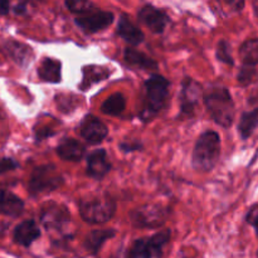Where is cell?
<instances>
[{"label": "cell", "mask_w": 258, "mask_h": 258, "mask_svg": "<svg viewBox=\"0 0 258 258\" xmlns=\"http://www.w3.org/2000/svg\"><path fill=\"white\" fill-rule=\"evenodd\" d=\"M204 91L201 83L190 77H185L181 81L180 90V113L181 116H193L196 113L199 102L203 98Z\"/></svg>", "instance_id": "9c48e42d"}, {"label": "cell", "mask_w": 258, "mask_h": 258, "mask_svg": "<svg viewBox=\"0 0 258 258\" xmlns=\"http://www.w3.org/2000/svg\"><path fill=\"white\" fill-rule=\"evenodd\" d=\"M57 154L64 161H81L86 154V146L72 138H64L57 146Z\"/></svg>", "instance_id": "2e32d148"}, {"label": "cell", "mask_w": 258, "mask_h": 258, "mask_svg": "<svg viewBox=\"0 0 258 258\" xmlns=\"http://www.w3.org/2000/svg\"><path fill=\"white\" fill-rule=\"evenodd\" d=\"M221 156V138L213 130L202 134L194 145L191 164L199 173H209L216 168Z\"/></svg>", "instance_id": "3957f363"}, {"label": "cell", "mask_w": 258, "mask_h": 258, "mask_svg": "<svg viewBox=\"0 0 258 258\" xmlns=\"http://www.w3.org/2000/svg\"><path fill=\"white\" fill-rule=\"evenodd\" d=\"M116 232L113 229H106V231H92L87 236L85 242V246L92 254H96L100 251L101 247L103 246L107 239L113 238Z\"/></svg>", "instance_id": "7402d4cb"}, {"label": "cell", "mask_w": 258, "mask_h": 258, "mask_svg": "<svg viewBox=\"0 0 258 258\" xmlns=\"http://www.w3.org/2000/svg\"><path fill=\"white\" fill-rule=\"evenodd\" d=\"M204 105L217 125L224 128L231 127L236 115V106L231 92L221 83H211L204 90Z\"/></svg>", "instance_id": "6da1fadb"}, {"label": "cell", "mask_w": 258, "mask_h": 258, "mask_svg": "<svg viewBox=\"0 0 258 258\" xmlns=\"http://www.w3.org/2000/svg\"><path fill=\"white\" fill-rule=\"evenodd\" d=\"M246 221L249 226L253 227L258 236V204H254L249 208V211L247 212Z\"/></svg>", "instance_id": "f1b7e54d"}, {"label": "cell", "mask_w": 258, "mask_h": 258, "mask_svg": "<svg viewBox=\"0 0 258 258\" xmlns=\"http://www.w3.org/2000/svg\"><path fill=\"white\" fill-rule=\"evenodd\" d=\"M66 7L71 10L75 14H83V13L88 12V10L93 9L95 4L91 2H86V0H80V2H67L66 3Z\"/></svg>", "instance_id": "83f0119b"}, {"label": "cell", "mask_w": 258, "mask_h": 258, "mask_svg": "<svg viewBox=\"0 0 258 258\" xmlns=\"http://www.w3.org/2000/svg\"><path fill=\"white\" fill-rule=\"evenodd\" d=\"M63 176L54 165L37 166L32 171V175L28 183V190L30 196H39L43 193H50L63 185Z\"/></svg>", "instance_id": "5b68a950"}, {"label": "cell", "mask_w": 258, "mask_h": 258, "mask_svg": "<svg viewBox=\"0 0 258 258\" xmlns=\"http://www.w3.org/2000/svg\"><path fill=\"white\" fill-rule=\"evenodd\" d=\"M78 209L86 223L103 224L115 216L116 202L107 194L90 197L78 203Z\"/></svg>", "instance_id": "277c9868"}, {"label": "cell", "mask_w": 258, "mask_h": 258, "mask_svg": "<svg viewBox=\"0 0 258 258\" xmlns=\"http://www.w3.org/2000/svg\"><path fill=\"white\" fill-rule=\"evenodd\" d=\"M239 55L243 66L256 67L258 64V39H248L239 48Z\"/></svg>", "instance_id": "d4e9b609"}, {"label": "cell", "mask_w": 258, "mask_h": 258, "mask_svg": "<svg viewBox=\"0 0 258 258\" xmlns=\"http://www.w3.org/2000/svg\"><path fill=\"white\" fill-rule=\"evenodd\" d=\"M257 70L256 67H251V66H243L238 73V82L242 86H248L256 80L257 77Z\"/></svg>", "instance_id": "4316f807"}, {"label": "cell", "mask_w": 258, "mask_h": 258, "mask_svg": "<svg viewBox=\"0 0 258 258\" xmlns=\"http://www.w3.org/2000/svg\"><path fill=\"white\" fill-rule=\"evenodd\" d=\"M19 168V164L14 160L13 158H3L0 159V175L8 171L15 170Z\"/></svg>", "instance_id": "f546056e"}, {"label": "cell", "mask_w": 258, "mask_h": 258, "mask_svg": "<svg viewBox=\"0 0 258 258\" xmlns=\"http://www.w3.org/2000/svg\"><path fill=\"white\" fill-rule=\"evenodd\" d=\"M169 209L161 204H145L131 213V222L139 228H159L165 223Z\"/></svg>", "instance_id": "52a82bcc"}, {"label": "cell", "mask_w": 258, "mask_h": 258, "mask_svg": "<svg viewBox=\"0 0 258 258\" xmlns=\"http://www.w3.org/2000/svg\"><path fill=\"white\" fill-rule=\"evenodd\" d=\"M216 55L217 59L219 62L224 63V64L228 66H233V57L231 54V47H229V43L227 40H221L217 45V50H216Z\"/></svg>", "instance_id": "484cf974"}, {"label": "cell", "mask_w": 258, "mask_h": 258, "mask_svg": "<svg viewBox=\"0 0 258 258\" xmlns=\"http://www.w3.org/2000/svg\"><path fill=\"white\" fill-rule=\"evenodd\" d=\"M10 4L8 2H0V15H5L9 13Z\"/></svg>", "instance_id": "d6a6232c"}, {"label": "cell", "mask_w": 258, "mask_h": 258, "mask_svg": "<svg viewBox=\"0 0 258 258\" xmlns=\"http://www.w3.org/2000/svg\"><path fill=\"white\" fill-rule=\"evenodd\" d=\"M258 127V108L252 111H246L242 113L238 123L239 135L243 140H247Z\"/></svg>", "instance_id": "603a6c76"}, {"label": "cell", "mask_w": 258, "mask_h": 258, "mask_svg": "<svg viewBox=\"0 0 258 258\" xmlns=\"http://www.w3.org/2000/svg\"><path fill=\"white\" fill-rule=\"evenodd\" d=\"M14 13L15 14H24L25 12H27V4H24V3H22V4H18L14 7Z\"/></svg>", "instance_id": "1f68e13d"}, {"label": "cell", "mask_w": 258, "mask_h": 258, "mask_svg": "<svg viewBox=\"0 0 258 258\" xmlns=\"http://www.w3.org/2000/svg\"><path fill=\"white\" fill-rule=\"evenodd\" d=\"M117 34L122 38L125 42H127L128 44L136 47V45L141 44L145 39V35H144L143 30L138 27L136 24H134L131 22L130 18L126 14H122L120 17L117 24Z\"/></svg>", "instance_id": "9a60e30c"}, {"label": "cell", "mask_w": 258, "mask_h": 258, "mask_svg": "<svg viewBox=\"0 0 258 258\" xmlns=\"http://www.w3.org/2000/svg\"><path fill=\"white\" fill-rule=\"evenodd\" d=\"M138 19L148 29H150L153 33H158V34L163 33L170 23V18L164 10L151 4H145L139 9Z\"/></svg>", "instance_id": "30bf717a"}, {"label": "cell", "mask_w": 258, "mask_h": 258, "mask_svg": "<svg viewBox=\"0 0 258 258\" xmlns=\"http://www.w3.org/2000/svg\"><path fill=\"white\" fill-rule=\"evenodd\" d=\"M123 59L131 67L139 68V70L144 71H156L159 68L158 62L145 53L140 52V50L135 49L133 47H127L123 53Z\"/></svg>", "instance_id": "e0dca14e"}, {"label": "cell", "mask_w": 258, "mask_h": 258, "mask_svg": "<svg viewBox=\"0 0 258 258\" xmlns=\"http://www.w3.org/2000/svg\"><path fill=\"white\" fill-rule=\"evenodd\" d=\"M118 146H120V149L123 153H134V151L143 150V144L138 140L123 141V143H121Z\"/></svg>", "instance_id": "4dcf8cb0"}, {"label": "cell", "mask_w": 258, "mask_h": 258, "mask_svg": "<svg viewBox=\"0 0 258 258\" xmlns=\"http://www.w3.org/2000/svg\"><path fill=\"white\" fill-rule=\"evenodd\" d=\"M111 170V163L106 150L96 149L87 156V175L96 180L105 178Z\"/></svg>", "instance_id": "4fadbf2b"}, {"label": "cell", "mask_w": 258, "mask_h": 258, "mask_svg": "<svg viewBox=\"0 0 258 258\" xmlns=\"http://www.w3.org/2000/svg\"><path fill=\"white\" fill-rule=\"evenodd\" d=\"M125 107H126L125 97H123L122 93L116 92L103 101V103L101 105V111H102L105 115L118 116L120 113L123 112Z\"/></svg>", "instance_id": "cb8c5ba5"}, {"label": "cell", "mask_w": 258, "mask_h": 258, "mask_svg": "<svg viewBox=\"0 0 258 258\" xmlns=\"http://www.w3.org/2000/svg\"><path fill=\"white\" fill-rule=\"evenodd\" d=\"M5 49H7L8 54L22 67H25L33 57L32 48L23 44V43L15 42V40H8L5 43Z\"/></svg>", "instance_id": "44dd1931"}, {"label": "cell", "mask_w": 258, "mask_h": 258, "mask_svg": "<svg viewBox=\"0 0 258 258\" xmlns=\"http://www.w3.org/2000/svg\"><path fill=\"white\" fill-rule=\"evenodd\" d=\"M40 221L47 229L60 231L70 222V213L64 206L49 203L43 208L42 214H40Z\"/></svg>", "instance_id": "7c38bea8"}, {"label": "cell", "mask_w": 258, "mask_h": 258, "mask_svg": "<svg viewBox=\"0 0 258 258\" xmlns=\"http://www.w3.org/2000/svg\"><path fill=\"white\" fill-rule=\"evenodd\" d=\"M171 232L164 231L134 242L127 258H160L165 244L170 241Z\"/></svg>", "instance_id": "8992f818"}, {"label": "cell", "mask_w": 258, "mask_h": 258, "mask_svg": "<svg viewBox=\"0 0 258 258\" xmlns=\"http://www.w3.org/2000/svg\"><path fill=\"white\" fill-rule=\"evenodd\" d=\"M38 76L44 82L59 83L62 80V63L54 58H44L38 67Z\"/></svg>", "instance_id": "ac0fdd59"}, {"label": "cell", "mask_w": 258, "mask_h": 258, "mask_svg": "<svg viewBox=\"0 0 258 258\" xmlns=\"http://www.w3.org/2000/svg\"><path fill=\"white\" fill-rule=\"evenodd\" d=\"M169 87L170 82L161 75H151L145 81L144 103L139 112V117L144 122L155 118L169 103Z\"/></svg>", "instance_id": "7a4b0ae2"}, {"label": "cell", "mask_w": 258, "mask_h": 258, "mask_svg": "<svg viewBox=\"0 0 258 258\" xmlns=\"http://www.w3.org/2000/svg\"><path fill=\"white\" fill-rule=\"evenodd\" d=\"M78 133H80L81 138L85 139L88 144L97 145L107 138L108 128L98 117L93 115H87L81 121L80 126H78Z\"/></svg>", "instance_id": "8fae6325"}, {"label": "cell", "mask_w": 258, "mask_h": 258, "mask_svg": "<svg viewBox=\"0 0 258 258\" xmlns=\"http://www.w3.org/2000/svg\"><path fill=\"white\" fill-rule=\"evenodd\" d=\"M40 237V229L33 219H27L18 224L13 233V239L17 244L23 247H29L35 239Z\"/></svg>", "instance_id": "5bb4252c"}, {"label": "cell", "mask_w": 258, "mask_h": 258, "mask_svg": "<svg viewBox=\"0 0 258 258\" xmlns=\"http://www.w3.org/2000/svg\"><path fill=\"white\" fill-rule=\"evenodd\" d=\"M113 18L115 15L112 12L93 8V9L76 17L75 23L86 34H95V33L105 30L106 28L110 27L113 22Z\"/></svg>", "instance_id": "ba28073f"}, {"label": "cell", "mask_w": 258, "mask_h": 258, "mask_svg": "<svg viewBox=\"0 0 258 258\" xmlns=\"http://www.w3.org/2000/svg\"><path fill=\"white\" fill-rule=\"evenodd\" d=\"M82 82H81L80 88L82 91L92 87L93 85L98 82H102L106 78L110 77L111 71L107 68L100 67V66H86L82 68Z\"/></svg>", "instance_id": "ffe728a7"}, {"label": "cell", "mask_w": 258, "mask_h": 258, "mask_svg": "<svg viewBox=\"0 0 258 258\" xmlns=\"http://www.w3.org/2000/svg\"><path fill=\"white\" fill-rule=\"evenodd\" d=\"M24 211V202L10 191H0V214L7 217H19Z\"/></svg>", "instance_id": "d6986e66"}]
</instances>
